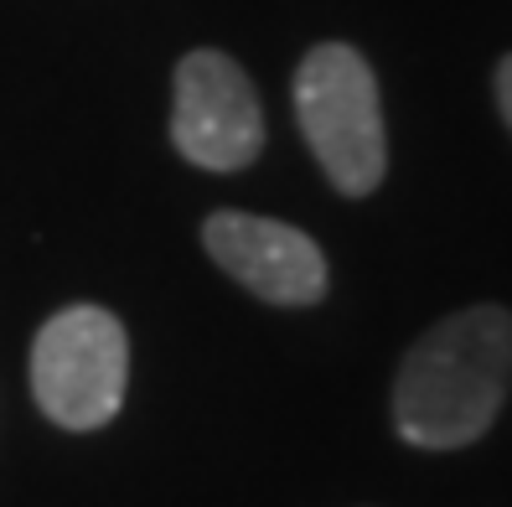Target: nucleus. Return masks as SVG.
<instances>
[{
	"label": "nucleus",
	"instance_id": "7ed1b4c3",
	"mask_svg": "<svg viewBox=\"0 0 512 507\" xmlns=\"http://www.w3.org/2000/svg\"><path fill=\"white\" fill-rule=\"evenodd\" d=\"M130 337L104 306L57 311L32 342V394L63 430H99L125 404Z\"/></svg>",
	"mask_w": 512,
	"mask_h": 507
},
{
	"label": "nucleus",
	"instance_id": "423d86ee",
	"mask_svg": "<svg viewBox=\"0 0 512 507\" xmlns=\"http://www.w3.org/2000/svg\"><path fill=\"white\" fill-rule=\"evenodd\" d=\"M497 104H502V119L512 125V57H502L497 68Z\"/></svg>",
	"mask_w": 512,
	"mask_h": 507
},
{
	"label": "nucleus",
	"instance_id": "f257e3e1",
	"mask_svg": "<svg viewBox=\"0 0 512 507\" xmlns=\"http://www.w3.org/2000/svg\"><path fill=\"white\" fill-rule=\"evenodd\" d=\"M512 389V311L466 306L435 321L394 373V430L419 451H461L492 430Z\"/></svg>",
	"mask_w": 512,
	"mask_h": 507
},
{
	"label": "nucleus",
	"instance_id": "39448f33",
	"mask_svg": "<svg viewBox=\"0 0 512 507\" xmlns=\"http://www.w3.org/2000/svg\"><path fill=\"white\" fill-rule=\"evenodd\" d=\"M202 249L223 275L269 306H316L326 295V254L311 233L259 213H213L202 223Z\"/></svg>",
	"mask_w": 512,
	"mask_h": 507
},
{
	"label": "nucleus",
	"instance_id": "20e7f679",
	"mask_svg": "<svg viewBox=\"0 0 512 507\" xmlns=\"http://www.w3.org/2000/svg\"><path fill=\"white\" fill-rule=\"evenodd\" d=\"M171 140L202 171H238L264 151V114L249 73L218 47H197L176 68Z\"/></svg>",
	"mask_w": 512,
	"mask_h": 507
},
{
	"label": "nucleus",
	"instance_id": "f03ea898",
	"mask_svg": "<svg viewBox=\"0 0 512 507\" xmlns=\"http://www.w3.org/2000/svg\"><path fill=\"white\" fill-rule=\"evenodd\" d=\"M295 114L331 187L342 197L378 192L388 171V135H383L378 78L363 52L347 42H321L300 57Z\"/></svg>",
	"mask_w": 512,
	"mask_h": 507
}]
</instances>
